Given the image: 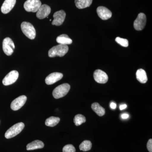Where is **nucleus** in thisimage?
Returning a JSON list of instances; mask_svg holds the SVG:
<instances>
[{
    "label": "nucleus",
    "mask_w": 152,
    "mask_h": 152,
    "mask_svg": "<svg viewBox=\"0 0 152 152\" xmlns=\"http://www.w3.org/2000/svg\"><path fill=\"white\" fill-rule=\"evenodd\" d=\"M69 47L67 45H59L53 47L48 52V56L50 58L56 56L63 57L67 53Z\"/></svg>",
    "instance_id": "1"
},
{
    "label": "nucleus",
    "mask_w": 152,
    "mask_h": 152,
    "mask_svg": "<svg viewBox=\"0 0 152 152\" xmlns=\"http://www.w3.org/2000/svg\"><path fill=\"white\" fill-rule=\"evenodd\" d=\"M21 28L26 37L30 39H34L36 37L35 29L31 24L27 22H23L21 25Z\"/></svg>",
    "instance_id": "2"
},
{
    "label": "nucleus",
    "mask_w": 152,
    "mask_h": 152,
    "mask_svg": "<svg viewBox=\"0 0 152 152\" xmlns=\"http://www.w3.org/2000/svg\"><path fill=\"white\" fill-rule=\"evenodd\" d=\"M70 89V86L68 83H64L58 86L53 91L54 98L58 99L65 96Z\"/></svg>",
    "instance_id": "3"
},
{
    "label": "nucleus",
    "mask_w": 152,
    "mask_h": 152,
    "mask_svg": "<svg viewBox=\"0 0 152 152\" xmlns=\"http://www.w3.org/2000/svg\"><path fill=\"white\" fill-rule=\"evenodd\" d=\"M25 127L24 123H18L13 125L8 130L5 134V137L7 139H10L15 137L23 131Z\"/></svg>",
    "instance_id": "4"
},
{
    "label": "nucleus",
    "mask_w": 152,
    "mask_h": 152,
    "mask_svg": "<svg viewBox=\"0 0 152 152\" xmlns=\"http://www.w3.org/2000/svg\"><path fill=\"white\" fill-rule=\"evenodd\" d=\"M41 5L40 0H27L24 3V8L27 12H36Z\"/></svg>",
    "instance_id": "5"
},
{
    "label": "nucleus",
    "mask_w": 152,
    "mask_h": 152,
    "mask_svg": "<svg viewBox=\"0 0 152 152\" xmlns=\"http://www.w3.org/2000/svg\"><path fill=\"white\" fill-rule=\"evenodd\" d=\"M15 49V44L12 39L9 37L5 38L3 42V50L7 56L12 54Z\"/></svg>",
    "instance_id": "6"
},
{
    "label": "nucleus",
    "mask_w": 152,
    "mask_h": 152,
    "mask_svg": "<svg viewBox=\"0 0 152 152\" xmlns=\"http://www.w3.org/2000/svg\"><path fill=\"white\" fill-rule=\"evenodd\" d=\"M146 17L145 14L140 13L135 20L134 27L137 31H142L144 28L146 23Z\"/></svg>",
    "instance_id": "7"
},
{
    "label": "nucleus",
    "mask_w": 152,
    "mask_h": 152,
    "mask_svg": "<svg viewBox=\"0 0 152 152\" xmlns=\"http://www.w3.org/2000/svg\"><path fill=\"white\" fill-rule=\"evenodd\" d=\"M19 73L18 71L13 70L9 73L3 80V85L5 86H9L14 83L18 78Z\"/></svg>",
    "instance_id": "8"
},
{
    "label": "nucleus",
    "mask_w": 152,
    "mask_h": 152,
    "mask_svg": "<svg viewBox=\"0 0 152 152\" xmlns=\"http://www.w3.org/2000/svg\"><path fill=\"white\" fill-rule=\"evenodd\" d=\"M27 97L25 95L20 96L15 99L11 104V108L13 110L17 111L21 108L26 103Z\"/></svg>",
    "instance_id": "9"
},
{
    "label": "nucleus",
    "mask_w": 152,
    "mask_h": 152,
    "mask_svg": "<svg viewBox=\"0 0 152 152\" xmlns=\"http://www.w3.org/2000/svg\"><path fill=\"white\" fill-rule=\"evenodd\" d=\"M94 78L97 83L100 84H105L108 80L107 75L104 71L100 69L96 70L94 72Z\"/></svg>",
    "instance_id": "10"
},
{
    "label": "nucleus",
    "mask_w": 152,
    "mask_h": 152,
    "mask_svg": "<svg viewBox=\"0 0 152 152\" xmlns=\"http://www.w3.org/2000/svg\"><path fill=\"white\" fill-rule=\"evenodd\" d=\"M66 16L65 12L62 10L56 12L53 15L54 20L52 22V25L56 26H61L64 21Z\"/></svg>",
    "instance_id": "11"
},
{
    "label": "nucleus",
    "mask_w": 152,
    "mask_h": 152,
    "mask_svg": "<svg viewBox=\"0 0 152 152\" xmlns=\"http://www.w3.org/2000/svg\"><path fill=\"white\" fill-rule=\"evenodd\" d=\"M50 12L51 8L49 6L46 4L42 5L37 12V18L41 20L45 18L50 15Z\"/></svg>",
    "instance_id": "12"
},
{
    "label": "nucleus",
    "mask_w": 152,
    "mask_h": 152,
    "mask_svg": "<svg viewBox=\"0 0 152 152\" xmlns=\"http://www.w3.org/2000/svg\"><path fill=\"white\" fill-rule=\"evenodd\" d=\"M97 12L99 17L103 20H107L110 18L112 16V12L109 9L102 6L98 7L97 9Z\"/></svg>",
    "instance_id": "13"
},
{
    "label": "nucleus",
    "mask_w": 152,
    "mask_h": 152,
    "mask_svg": "<svg viewBox=\"0 0 152 152\" xmlns=\"http://www.w3.org/2000/svg\"><path fill=\"white\" fill-rule=\"evenodd\" d=\"M63 77V75L61 73H52L46 78L45 81L47 85H53L61 80Z\"/></svg>",
    "instance_id": "14"
},
{
    "label": "nucleus",
    "mask_w": 152,
    "mask_h": 152,
    "mask_svg": "<svg viewBox=\"0 0 152 152\" xmlns=\"http://www.w3.org/2000/svg\"><path fill=\"white\" fill-rule=\"evenodd\" d=\"M16 0H5L3 3L1 11L3 14L8 13L15 7Z\"/></svg>",
    "instance_id": "15"
},
{
    "label": "nucleus",
    "mask_w": 152,
    "mask_h": 152,
    "mask_svg": "<svg viewBox=\"0 0 152 152\" xmlns=\"http://www.w3.org/2000/svg\"><path fill=\"white\" fill-rule=\"evenodd\" d=\"M44 146L45 145L42 142L39 140H37L28 144L26 146L27 150L31 151V150L42 149L44 148Z\"/></svg>",
    "instance_id": "16"
},
{
    "label": "nucleus",
    "mask_w": 152,
    "mask_h": 152,
    "mask_svg": "<svg viewBox=\"0 0 152 152\" xmlns=\"http://www.w3.org/2000/svg\"><path fill=\"white\" fill-rule=\"evenodd\" d=\"M136 77L138 81L141 83H145L148 81L146 72L143 69H139L137 71Z\"/></svg>",
    "instance_id": "17"
},
{
    "label": "nucleus",
    "mask_w": 152,
    "mask_h": 152,
    "mask_svg": "<svg viewBox=\"0 0 152 152\" xmlns=\"http://www.w3.org/2000/svg\"><path fill=\"white\" fill-rule=\"evenodd\" d=\"M56 41L58 43L63 45H70L72 43V39L66 34L61 35L57 37Z\"/></svg>",
    "instance_id": "18"
},
{
    "label": "nucleus",
    "mask_w": 152,
    "mask_h": 152,
    "mask_svg": "<svg viewBox=\"0 0 152 152\" xmlns=\"http://www.w3.org/2000/svg\"><path fill=\"white\" fill-rule=\"evenodd\" d=\"M92 1L93 0H75V4L77 8L83 9L89 7Z\"/></svg>",
    "instance_id": "19"
},
{
    "label": "nucleus",
    "mask_w": 152,
    "mask_h": 152,
    "mask_svg": "<svg viewBox=\"0 0 152 152\" xmlns=\"http://www.w3.org/2000/svg\"><path fill=\"white\" fill-rule=\"evenodd\" d=\"M92 109L99 116H102L105 113V110L98 103H93L91 105Z\"/></svg>",
    "instance_id": "20"
},
{
    "label": "nucleus",
    "mask_w": 152,
    "mask_h": 152,
    "mask_svg": "<svg viewBox=\"0 0 152 152\" xmlns=\"http://www.w3.org/2000/svg\"><path fill=\"white\" fill-rule=\"evenodd\" d=\"M60 121L58 117H50L47 118L45 121V125L48 126L54 127L56 126Z\"/></svg>",
    "instance_id": "21"
},
{
    "label": "nucleus",
    "mask_w": 152,
    "mask_h": 152,
    "mask_svg": "<svg viewBox=\"0 0 152 152\" xmlns=\"http://www.w3.org/2000/svg\"><path fill=\"white\" fill-rule=\"evenodd\" d=\"M92 145L91 142L89 140H85L82 142L79 146V148L83 151H88L91 149Z\"/></svg>",
    "instance_id": "22"
},
{
    "label": "nucleus",
    "mask_w": 152,
    "mask_h": 152,
    "mask_svg": "<svg viewBox=\"0 0 152 152\" xmlns=\"http://www.w3.org/2000/svg\"><path fill=\"white\" fill-rule=\"evenodd\" d=\"M74 122L76 126H80L86 122V117L81 114H78L75 117Z\"/></svg>",
    "instance_id": "23"
},
{
    "label": "nucleus",
    "mask_w": 152,
    "mask_h": 152,
    "mask_svg": "<svg viewBox=\"0 0 152 152\" xmlns=\"http://www.w3.org/2000/svg\"><path fill=\"white\" fill-rule=\"evenodd\" d=\"M115 41L121 46L124 47H127L129 46V42L126 39H123L118 37L115 39Z\"/></svg>",
    "instance_id": "24"
},
{
    "label": "nucleus",
    "mask_w": 152,
    "mask_h": 152,
    "mask_svg": "<svg viewBox=\"0 0 152 152\" xmlns=\"http://www.w3.org/2000/svg\"><path fill=\"white\" fill-rule=\"evenodd\" d=\"M63 152H76L75 148L73 145H67L63 148Z\"/></svg>",
    "instance_id": "25"
},
{
    "label": "nucleus",
    "mask_w": 152,
    "mask_h": 152,
    "mask_svg": "<svg viewBox=\"0 0 152 152\" xmlns=\"http://www.w3.org/2000/svg\"><path fill=\"white\" fill-rule=\"evenodd\" d=\"M147 148L149 152H152V140L150 139L147 143Z\"/></svg>",
    "instance_id": "26"
},
{
    "label": "nucleus",
    "mask_w": 152,
    "mask_h": 152,
    "mask_svg": "<svg viewBox=\"0 0 152 152\" xmlns=\"http://www.w3.org/2000/svg\"><path fill=\"white\" fill-rule=\"evenodd\" d=\"M110 106V107L111 108V109H115L117 105L115 103L112 102L111 103Z\"/></svg>",
    "instance_id": "27"
},
{
    "label": "nucleus",
    "mask_w": 152,
    "mask_h": 152,
    "mask_svg": "<svg viewBox=\"0 0 152 152\" xmlns=\"http://www.w3.org/2000/svg\"><path fill=\"white\" fill-rule=\"evenodd\" d=\"M129 117V115L128 114L124 113L121 115L122 118L124 119H127Z\"/></svg>",
    "instance_id": "28"
},
{
    "label": "nucleus",
    "mask_w": 152,
    "mask_h": 152,
    "mask_svg": "<svg viewBox=\"0 0 152 152\" xmlns=\"http://www.w3.org/2000/svg\"><path fill=\"white\" fill-rule=\"evenodd\" d=\"M126 107L127 105L125 104L121 105L120 106V110H124Z\"/></svg>",
    "instance_id": "29"
}]
</instances>
